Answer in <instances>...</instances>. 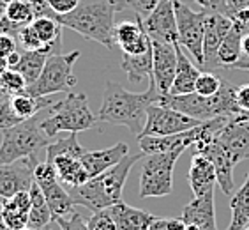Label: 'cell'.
Instances as JSON below:
<instances>
[{
  "instance_id": "f5cc1de1",
  "label": "cell",
  "mask_w": 249,
  "mask_h": 230,
  "mask_svg": "<svg viewBox=\"0 0 249 230\" xmlns=\"http://www.w3.org/2000/svg\"><path fill=\"white\" fill-rule=\"evenodd\" d=\"M5 69H9V62H7V58L0 55V75H2Z\"/></svg>"
},
{
  "instance_id": "9c48e42d",
  "label": "cell",
  "mask_w": 249,
  "mask_h": 230,
  "mask_svg": "<svg viewBox=\"0 0 249 230\" xmlns=\"http://www.w3.org/2000/svg\"><path fill=\"white\" fill-rule=\"evenodd\" d=\"M201 120H196L184 115L180 112L168 108V106L154 103L147 110V122H145L143 131L138 134L140 136H168V134H177L182 131L193 130L200 124Z\"/></svg>"
},
{
  "instance_id": "4fadbf2b",
  "label": "cell",
  "mask_w": 249,
  "mask_h": 230,
  "mask_svg": "<svg viewBox=\"0 0 249 230\" xmlns=\"http://www.w3.org/2000/svg\"><path fill=\"white\" fill-rule=\"evenodd\" d=\"M152 43V80L161 94H168L172 89L177 71V50L175 44L150 39Z\"/></svg>"
},
{
  "instance_id": "f35d334b",
  "label": "cell",
  "mask_w": 249,
  "mask_h": 230,
  "mask_svg": "<svg viewBox=\"0 0 249 230\" xmlns=\"http://www.w3.org/2000/svg\"><path fill=\"white\" fill-rule=\"evenodd\" d=\"M89 229L90 230H117V223L111 218L108 209L97 211L89 218Z\"/></svg>"
},
{
  "instance_id": "f546056e",
  "label": "cell",
  "mask_w": 249,
  "mask_h": 230,
  "mask_svg": "<svg viewBox=\"0 0 249 230\" xmlns=\"http://www.w3.org/2000/svg\"><path fill=\"white\" fill-rule=\"evenodd\" d=\"M242 58V34L231 27V30L226 34L223 43L217 52V64L221 69H230L235 62Z\"/></svg>"
},
{
  "instance_id": "ab89813d",
  "label": "cell",
  "mask_w": 249,
  "mask_h": 230,
  "mask_svg": "<svg viewBox=\"0 0 249 230\" xmlns=\"http://www.w3.org/2000/svg\"><path fill=\"white\" fill-rule=\"evenodd\" d=\"M18 122H21L18 115L15 114L13 106H11V97L0 103V131L7 130V128H13Z\"/></svg>"
},
{
  "instance_id": "f907efd6",
  "label": "cell",
  "mask_w": 249,
  "mask_h": 230,
  "mask_svg": "<svg viewBox=\"0 0 249 230\" xmlns=\"http://www.w3.org/2000/svg\"><path fill=\"white\" fill-rule=\"evenodd\" d=\"M19 60V52L18 50H16V52H13L9 55V57H7V62H9V67H13V66H16V62H18Z\"/></svg>"
},
{
  "instance_id": "7c38bea8",
  "label": "cell",
  "mask_w": 249,
  "mask_h": 230,
  "mask_svg": "<svg viewBox=\"0 0 249 230\" xmlns=\"http://www.w3.org/2000/svg\"><path fill=\"white\" fill-rule=\"evenodd\" d=\"M221 149L231 158L235 165L249 158V120L228 119L214 136Z\"/></svg>"
},
{
  "instance_id": "5b68a950",
  "label": "cell",
  "mask_w": 249,
  "mask_h": 230,
  "mask_svg": "<svg viewBox=\"0 0 249 230\" xmlns=\"http://www.w3.org/2000/svg\"><path fill=\"white\" fill-rule=\"evenodd\" d=\"M99 124L97 115L92 114L89 99L83 92H67L64 99L53 103L48 108V115L43 117L41 126L48 136H57L60 131L80 133L92 130Z\"/></svg>"
},
{
  "instance_id": "6f0895ef",
  "label": "cell",
  "mask_w": 249,
  "mask_h": 230,
  "mask_svg": "<svg viewBox=\"0 0 249 230\" xmlns=\"http://www.w3.org/2000/svg\"><path fill=\"white\" fill-rule=\"evenodd\" d=\"M21 230H36V229H32V227H25V229H21Z\"/></svg>"
},
{
  "instance_id": "d590c367",
  "label": "cell",
  "mask_w": 249,
  "mask_h": 230,
  "mask_svg": "<svg viewBox=\"0 0 249 230\" xmlns=\"http://www.w3.org/2000/svg\"><path fill=\"white\" fill-rule=\"evenodd\" d=\"M16 41H18V46L21 50H29V52H43V43H41V39L37 38V34H36V30H34L32 23L21 27Z\"/></svg>"
},
{
  "instance_id": "11a10c76",
  "label": "cell",
  "mask_w": 249,
  "mask_h": 230,
  "mask_svg": "<svg viewBox=\"0 0 249 230\" xmlns=\"http://www.w3.org/2000/svg\"><path fill=\"white\" fill-rule=\"evenodd\" d=\"M9 94H7V92L4 91V89H2V85H0V103H2V101H5V99H9Z\"/></svg>"
},
{
  "instance_id": "ee69618b",
  "label": "cell",
  "mask_w": 249,
  "mask_h": 230,
  "mask_svg": "<svg viewBox=\"0 0 249 230\" xmlns=\"http://www.w3.org/2000/svg\"><path fill=\"white\" fill-rule=\"evenodd\" d=\"M201 9L207 11V13H226V5H228V0H195Z\"/></svg>"
},
{
  "instance_id": "44dd1931",
  "label": "cell",
  "mask_w": 249,
  "mask_h": 230,
  "mask_svg": "<svg viewBox=\"0 0 249 230\" xmlns=\"http://www.w3.org/2000/svg\"><path fill=\"white\" fill-rule=\"evenodd\" d=\"M111 218L117 223V230H149L150 223L156 216L147 211L119 202L115 206L108 207Z\"/></svg>"
},
{
  "instance_id": "e575fe53",
  "label": "cell",
  "mask_w": 249,
  "mask_h": 230,
  "mask_svg": "<svg viewBox=\"0 0 249 230\" xmlns=\"http://www.w3.org/2000/svg\"><path fill=\"white\" fill-rule=\"evenodd\" d=\"M0 85L4 89L9 96H15V94H19L27 89V80L23 78L21 73H18L16 69H5L2 75H0Z\"/></svg>"
},
{
  "instance_id": "9f6ffc18",
  "label": "cell",
  "mask_w": 249,
  "mask_h": 230,
  "mask_svg": "<svg viewBox=\"0 0 249 230\" xmlns=\"http://www.w3.org/2000/svg\"><path fill=\"white\" fill-rule=\"evenodd\" d=\"M41 230H55V229H52V227H50V225H46V227H43V229H41Z\"/></svg>"
},
{
  "instance_id": "c3c4849f",
  "label": "cell",
  "mask_w": 249,
  "mask_h": 230,
  "mask_svg": "<svg viewBox=\"0 0 249 230\" xmlns=\"http://www.w3.org/2000/svg\"><path fill=\"white\" fill-rule=\"evenodd\" d=\"M230 69H240V71H249V58H240L239 62H235Z\"/></svg>"
},
{
  "instance_id": "4316f807",
  "label": "cell",
  "mask_w": 249,
  "mask_h": 230,
  "mask_svg": "<svg viewBox=\"0 0 249 230\" xmlns=\"http://www.w3.org/2000/svg\"><path fill=\"white\" fill-rule=\"evenodd\" d=\"M30 212H29V227L36 230H41L43 227L53 223V212L50 209L48 202L44 198L43 190L39 188L37 182H32L30 186Z\"/></svg>"
},
{
  "instance_id": "7a4b0ae2",
  "label": "cell",
  "mask_w": 249,
  "mask_h": 230,
  "mask_svg": "<svg viewBox=\"0 0 249 230\" xmlns=\"http://www.w3.org/2000/svg\"><path fill=\"white\" fill-rule=\"evenodd\" d=\"M143 156V153L127 154L115 167L108 168L106 172L89 179L82 186L69 188V193H71L74 204L87 207L92 212H97L122 202V192H124V184L127 181L131 168Z\"/></svg>"
},
{
  "instance_id": "52a82bcc",
  "label": "cell",
  "mask_w": 249,
  "mask_h": 230,
  "mask_svg": "<svg viewBox=\"0 0 249 230\" xmlns=\"http://www.w3.org/2000/svg\"><path fill=\"white\" fill-rule=\"evenodd\" d=\"M182 153H158L143 156L140 173V198L166 197L173 192V170Z\"/></svg>"
},
{
  "instance_id": "6da1fadb",
  "label": "cell",
  "mask_w": 249,
  "mask_h": 230,
  "mask_svg": "<svg viewBox=\"0 0 249 230\" xmlns=\"http://www.w3.org/2000/svg\"><path fill=\"white\" fill-rule=\"evenodd\" d=\"M163 96L158 85L150 77L149 87L145 92H129L117 82H106L103 92V103L97 112L99 122L124 126L133 134L138 136L147 122V110L149 106L158 103Z\"/></svg>"
},
{
  "instance_id": "f6af8a7d",
  "label": "cell",
  "mask_w": 249,
  "mask_h": 230,
  "mask_svg": "<svg viewBox=\"0 0 249 230\" xmlns=\"http://www.w3.org/2000/svg\"><path fill=\"white\" fill-rule=\"evenodd\" d=\"M18 50V41H16L13 36H7V34H0V55L2 57H9L11 53Z\"/></svg>"
},
{
  "instance_id": "91938a15",
  "label": "cell",
  "mask_w": 249,
  "mask_h": 230,
  "mask_svg": "<svg viewBox=\"0 0 249 230\" xmlns=\"http://www.w3.org/2000/svg\"><path fill=\"white\" fill-rule=\"evenodd\" d=\"M125 5H127V0H125Z\"/></svg>"
},
{
  "instance_id": "7bdbcfd3",
  "label": "cell",
  "mask_w": 249,
  "mask_h": 230,
  "mask_svg": "<svg viewBox=\"0 0 249 230\" xmlns=\"http://www.w3.org/2000/svg\"><path fill=\"white\" fill-rule=\"evenodd\" d=\"M48 5L52 7V11L57 15H67V13H71L74 11L80 5L82 0H46Z\"/></svg>"
},
{
  "instance_id": "4dcf8cb0",
  "label": "cell",
  "mask_w": 249,
  "mask_h": 230,
  "mask_svg": "<svg viewBox=\"0 0 249 230\" xmlns=\"http://www.w3.org/2000/svg\"><path fill=\"white\" fill-rule=\"evenodd\" d=\"M48 55L43 52H29V50H21L19 52V60L16 62V66H13L11 69H16L18 73L23 75V78L27 80V83H34L39 78L41 71H43L44 64H46Z\"/></svg>"
},
{
  "instance_id": "ba28073f",
  "label": "cell",
  "mask_w": 249,
  "mask_h": 230,
  "mask_svg": "<svg viewBox=\"0 0 249 230\" xmlns=\"http://www.w3.org/2000/svg\"><path fill=\"white\" fill-rule=\"evenodd\" d=\"M207 11H193L182 0H175L178 43L191 53V57L201 67L203 64V34H205Z\"/></svg>"
},
{
  "instance_id": "484cf974",
  "label": "cell",
  "mask_w": 249,
  "mask_h": 230,
  "mask_svg": "<svg viewBox=\"0 0 249 230\" xmlns=\"http://www.w3.org/2000/svg\"><path fill=\"white\" fill-rule=\"evenodd\" d=\"M52 105H53L52 96L37 97V96H32V94L27 91L11 96V106H13L15 114L18 115L21 120L30 119V117H34V115L41 114V112L50 108Z\"/></svg>"
},
{
  "instance_id": "db71d44e",
  "label": "cell",
  "mask_w": 249,
  "mask_h": 230,
  "mask_svg": "<svg viewBox=\"0 0 249 230\" xmlns=\"http://www.w3.org/2000/svg\"><path fill=\"white\" fill-rule=\"evenodd\" d=\"M11 2H13V0H0V16L4 15L5 9H7V5H9Z\"/></svg>"
},
{
  "instance_id": "cb8c5ba5",
  "label": "cell",
  "mask_w": 249,
  "mask_h": 230,
  "mask_svg": "<svg viewBox=\"0 0 249 230\" xmlns=\"http://www.w3.org/2000/svg\"><path fill=\"white\" fill-rule=\"evenodd\" d=\"M52 165L57 170L58 181L64 182L69 188L82 186L83 182L89 181V173L83 167L82 159L76 156H58L52 161Z\"/></svg>"
},
{
  "instance_id": "74e56055",
  "label": "cell",
  "mask_w": 249,
  "mask_h": 230,
  "mask_svg": "<svg viewBox=\"0 0 249 230\" xmlns=\"http://www.w3.org/2000/svg\"><path fill=\"white\" fill-rule=\"evenodd\" d=\"M53 223H57L60 230H90L89 229V220H85L80 212L72 211L67 216H57L53 218Z\"/></svg>"
},
{
  "instance_id": "8fae6325",
  "label": "cell",
  "mask_w": 249,
  "mask_h": 230,
  "mask_svg": "<svg viewBox=\"0 0 249 230\" xmlns=\"http://www.w3.org/2000/svg\"><path fill=\"white\" fill-rule=\"evenodd\" d=\"M233 23L223 13H209L205 21V34H203V64L201 67H207L209 71H221L217 64V52L226 38V34L230 32Z\"/></svg>"
},
{
  "instance_id": "8d00e7d4",
  "label": "cell",
  "mask_w": 249,
  "mask_h": 230,
  "mask_svg": "<svg viewBox=\"0 0 249 230\" xmlns=\"http://www.w3.org/2000/svg\"><path fill=\"white\" fill-rule=\"evenodd\" d=\"M58 181L57 170L52 163H48L46 159L44 161H39L36 167H34V182H37L39 188H44L48 184H53V182Z\"/></svg>"
},
{
  "instance_id": "9a60e30c",
  "label": "cell",
  "mask_w": 249,
  "mask_h": 230,
  "mask_svg": "<svg viewBox=\"0 0 249 230\" xmlns=\"http://www.w3.org/2000/svg\"><path fill=\"white\" fill-rule=\"evenodd\" d=\"M136 21H122L115 25V44L122 53L138 55L152 48L150 38L143 27V19L134 15Z\"/></svg>"
},
{
  "instance_id": "680465c9",
  "label": "cell",
  "mask_w": 249,
  "mask_h": 230,
  "mask_svg": "<svg viewBox=\"0 0 249 230\" xmlns=\"http://www.w3.org/2000/svg\"><path fill=\"white\" fill-rule=\"evenodd\" d=\"M244 230H249V225H248V227H246V229H244Z\"/></svg>"
},
{
  "instance_id": "7402d4cb",
  "label": "cell",
  "mask_w": 249,
  "mask_h": 230,
  "mask_svg": "<svg viewBox=\"0 0 249 230\" xmlns=\"http://www.w3.org/2000/svg\"><path fill=\"white\" fill-rule=\"evenodd\" d=\"M30 192H19L9 198H4L2 216L9 230H21L29 227L30 212Z\"/></svg>"
},
{
  "instance_id": "5bb4252c",
  "label": "cell",
  "mask_w": 249,
  "mask_h": 230,
  "mask_svg": "<svg viewBox=\"0 0 249 230\" xmlns=\"http://www.w3.org/2000/svg\"><path fill=\"white\" fill-rule=\"evenodd\" d=\"M37 163L32 159H18L15 163L0 165V197L9 198L19 192H29Z\"/></svg>"
},
{
  "instance_id": "b9f144b4",
  "label": "cell",
  "mask_w": 249,
  "mask_h": 230,
  "mask_svg": "<svg viewBox=\"0 0 249 230\" xmlns=\"http://www.w3.org/2000/svg\"><path fill=\"white\" fill-rule=\"evenodd\" d=\"M158 4L159 0H127V9H131L133 15L140 18H147Z\"/></svg>"
},
{
  "instance_id": "ac0fdd59",
  "label": "cell",
  "mask_w": 249,
  "mask_h": 230,
  "mask_svg": "<svg viewBox=\"0 0 249 230\" xmlns=\"http://www.w3.org/2000/svg\"><path fill=\"white\" fill-rule=\"evenodd\" d=\"M129 154V145L124 142L111 145L108 149H99V151H85L80 156L83 167H85L89 177H96L99 173L106 172L108 168L115 167L120 159Z\"/></svg>"
},
{
  "instance_id": "f1b7e54d",
  "label": "cell",
  "mask_w": 249,
  "mask_h": 230,
  "mask_svg": "<svg viewBox=\"0 0 249 230\" xmlns=\"http://www.w3.org/2000/svg\"><path fill=\"white\" fill-rule=\"evenodd\" d=\"M41 190H43L44 198H46L50 209H52L53 218H57V216H67L74 211V206H76V204L72 200L71 193L66 192L58 181L41 188Z\"/></svg>"
},
{
  "instance_id": "e0dca14e",
  "label": "cell",
  "mask_w": 249,
  "mask_h": 230,
  "mask_svg": "<svg viewBox=\"0 0 249 230\" xmlns=\"http://www.w3.org/2000/svg\"><path fill=\"white\" fill-rule=\"evenodd\" d=\"M187 181H189V186H191L195 197H203V195L214 193V186L217 184L216 167L205 154H193L191 167L187 172Z\"/></svg>"
},
{
  "instance_id": "d6986e66",
  "label": "cell",
  "mask_w": 249,
  "mask_h": 230,
  "mask_svg": "<svg viewBox=\"0 0 249 230\" xmlns=\"http://www.w3.org/2000/svg\"><path fill=\"white\" fill-rule=\"evenodd\" d=\"M180 218L186 225H195L198 230H217L214 193H209L203 197H195L182 209Z\"/></svg>"
},
{
  "instance_id": "8992f818",
  "label": "cell",
  "mask_w": 249,
  "mask_h": 230,
  "mask_svg": "<svg viewBox=\"0 0 249 230\" xmlns=\"http://www.w3.org/2000/svg\"><path fill=\"white\" fill-rule=\"evenodd\" d=\"M80 58V52L74 50L71 53H57L46 58L43 71L34 83L27 85L25 91L32 96L43 97L58 94V92H69L76 85V78L72 75V67Z\"/></svg>"
},
{
  "instance_id": "3957f363",
  "label": "cell",
  "mask_w": 249,
  "mask_h": 230,
  "mask_svg": "<svg viewBox=\"0 0 249 230\" xmlns=\"http://www.w3.org/2000/svg\"><path fill=\"white\" fill-rule=\"evenodd\" d=\"M115 7L110 0H82L76 9L67 15H57L62 27L82 34L83 38L96 41L106 48L115 44Z\"/></svg>"
},
{
  "instance_id": "60d3db41",
  "label": "cell",
  "mask_w": 249,
  "mask_h": 230,
  "mask_svg": "<svg viewBox=\"0 0 249 230\" xmlns=\"http://www.w3.org/2000/svg\"><path fill=\"white\" fill-rule=\"evenodd\" d=\"M149 230H186L182 218H154Z\"/></svg>"
},
{
  "instance_id": "d4e9b609",
  "label": "cell",
  "mask_w": 249,
  "mask_h": 230,
  "mask_svg": "<svg viewBox=\"0 0 249 230\" xmlns=\"http://www.w3.org/2000/svg\"><path fill=\"white\" fill-rule=\"evenodd\" d=\"M120 67L131 83L150 80V77H152V48L145 53H138V55L122 53Z\"/></svg>"
},
{
  "instance_id": "ffe728a7",
  "label": "cell",
  "mask_w": 249,
  "mask_h": 230,
  "mask_svg": "<svg viewBox=\"0 0 249 230\" xmlns=\"http://www.w3.org/2000/svg\"><path fill=\"white\" fill-rule=\"evenodd\" d=\"M201 154H205L207 158L211 159L214 167H216V175H217V184L223 190L225 195H231L235 188V181H233V168L237 165L231 161V158L228 154L221 149V145L217 144L216 140L212 138V142L207 145L203 151H200Z\"/></svg>"
},
{
  "instance_id": "277c9868",
  "label": "cell",
  "mask_w": 249,
  "mask_h": 230,
  "mask_svg": "<svg viewBox=\"0 0 249 230\" xmlns=\"http://www.w3.org/2000/svg\"><path fill=\"white\" fill-rule=\"evenodd\" d=\"M41 114L21 120L13 128L2 130L0 165L15 163L18 159L41 161L39 154L44 153L46 147L53 142L52 136L44 133L43 126H41V120H43Z\"/></svg>"
},
{
  "instance_id": "30bf717a",
  "label": "cell",
  "mask_w": 249,
  "mask_h": 230,
  "mask_svg": "<svg viewBox=\"0 0 249 230\" xmlns=\"http://www.w3.org/2000/svg\"><path fill=\"white\" fill-rule=\"evenodd\" d=\"M143 19V27L150 39L163 43H178L177 18H175V0H159V4Z\"/></svg>"
},
{
  "instance_id": "1f68e13d",
  "label": "cell",
  "mask_w": 249,
  "mask_h": 230,
  "mask_svg": "<svg viewBox=\"0 0 249 230\" xmlns=\"http://www.w3.org/2000/svg\"><path fill=\"white\" fill-rule=\"evenodd\" d=\"M83 153H85V149L78 142V133H69L67 138L53 140L44 151L48 163H52L53 159L58 158V156H76V158H80Z\"/></svg>"
},
{
  "instance_id": "603a6c76",
  "label": "cell",
  "mask_w": 249,
  "mask_h": 230,
  "mask_svg": "<svg viewBox=\"0 0 249 230\" xmlns=\"http://www.w3.org/2000/svg\"><path fill=\"white\" fill-rule=\"evenodd\" d=\"M175 50H177V71H175V78H173L172 89L170 94H189L195 92V85L200 77V66L193 64L189 60L186 53L182 52L180 43H175Z\"/></svg>"
},
{
  "instance_id": "d6a6232c",
  "label": "cell",
  "mask_w": 249,
  "mask_h": 230,
  "mask_svg": "<svg viewBox=\"0 0 249 230\" xmlns=\"http://www.w3.org/2000/svg\"><path fill=\"white\" fill-rule=\"evenodd\" d=\"M11 21H15V23L21 25H30L36 19V13H34L32 5L27 2V0H13L9 5H7V9L4 13Z\"/></svg>"
},
{
  "instance_id": "2e32d148",
  "label": "cell",
  "mask_w": 249,
  "mask_h": 230,
  "mask_svg": "<svg viewBox=\"0 0 249 230\" xmlns=\"http://www.w3.org/2000/svg\"><path fill=\"white\" fill-rule=\"evenodd\" d=\"M198 126L193 128V130L182 131V133H177V134H168V136H140L138 138L140 151L145 156L147 154H158V153H173V151L184 154V151L187 147H193L195 142H196Z\"/></svg>"
},
{
  "instance_id": "816d5d0a",
  "label": "cell",
  "mask_w": 249,
  "mask_h": 230,
  "mask_svg": "<svg viewBox=\"0 0 249 230\" xmlns=\"http://www.w3.org/2000/svg\"><path fill=\"white\" fill-rule=\"evenodd\" d=\"M2 204H4V198L0 197V230H9L7 225L4 223V216H2Z\"/></svg>"
},
{
  "instance_id": "83f0119b",
  "label": "cell",
  "mask_w": 249,
  "mask_h": 230,
  "mask_svg": "<svg viewBox=\"0 0 249 230\" xmlns=\"http://www.w3.org/2000/svg\"><path fill=\"white\" fill-rule=\"evenodd\" d=\"M231 221L226 230H244L249 225V173L246 175L244 184L239 188L230 200Z\"/></svg>"
},
{
  "instance_id": "681fc988",
  "label": "cell",
  "mask_w": 249,
  "mask_h": 230,
  "mask_svg": "<svg viewBox=\"0 0 249 230\" xmlns=\"http://www.w3.org/2000/svg\"><path fill=\"white\" fill-rule=\"evenodd\" d=\"M242 57L249 58V32L242 36Z\"/></svg>"
},
{
  "instance_id": "7dc6e473",
  "label": "cell",
  "mask_w": 249,
  "mask_h": 230,
  "mask_svg": "<svg viewBox=\"0 0 249 230\" xmlns=\"http://www.w3.org/2000/svg\"><path fill=\"white\" fill-rule=\"evenodd\" d=\"M27 2L32 5L36 18H41V16H52V18H55V13L52 11V7L48 5L46 0H27Z\"/></svg>"
},
{
  "instance_id": "bcb514c9",
  "label": "cell",
  "mask_w": 249,
  "mask_h": 230,
  "mask_svg": "<svg viewBox=\"0 0 249 230\" xmlns=\"http://www.w3.org/2000/svg\"><path fill=\"white\" fill-rule=\"evenodd\" d=\"M19 30H21V25L11 21L5 15L0 16V34H7V36H13V38H18Z\"/></svg>"
},
{
  "instance_id": "836d02e7",
  "label": "cell",
  "mask_w": 249,
  "mask_h": 230,
  "mask_svg": "<svg viewBox=\"0 0 249 230\" xmlns=\"http://www.w3.org/2000/svg\"><path fill=\"white\" fill-rule=\"evenodd\" d=\"M223 82L214 71H203L200 73V77L196 80L195 85V92H198L200 96H214L219 92V89L223 87Z\"/></svg>"
}]
</instances>
